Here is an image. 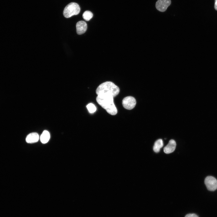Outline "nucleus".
Segmentation results:
<instances>
[{
	"label": "nucleus",
	"mask_w": 217,
	"mask_h": 217,
	"mask_svg": "<svg viewBox=\"0 0 217 217\" xmlns=\"http://www.w3.org/2000/svg\"><path fill=\"white\" fill-rule=\"evenodd\" d=\"M97 102L108 113L115 115L117 113V109L113 102V97L109 95H98L96 98Z\"/></svg>",
	"instance_id": "nucleus-1"
},
{
	"label": "nucleus",
	"mask_w": 217,
	"mask_h": 217,
	"mask_svg": "<svg viewBox=\"0 0 217 217\" xmlns=\"http://www.w3.org/2000/svg\"><path fill=\"white\" fill-rule=\"evenodd\" d=\"M119 87L110 81H106L100 84L97 88L96 93L97 95L103 94L111 95L114 97L119 93Z\"/></svg>",
	"instance_id": "nucleus-2"
},
{
	"label": "nucleus",
	"mask_w": 217,
	"mask_h": 217,
	"mask_svg": "<svg viewBox=\"0 0 217 217\" xmlns=\"http://www.w3.org/2000/svg\"><path fill=\"white\" fill-rule=\"evenodd\" d=\"M80 11V8L78 4L75 2H71L65 7L63 14L65 17L68 18L78 14Z\"/></svg>",
	"instance_id": "nucleus-3"
},
{
	"label": "nucleus",
	"mask_w": 217,
	"mask_h": 217,
	"mask_svg": "<svg viewBox=\"0 0 217 217\" xmlns=\"http://www.w3.org/2000/svg\"><path fill=\"white\" fill-rule=\"evenodd\" d=\"M204 182L208 190L214 191L217 189V180L214 177H207L205 179Z\"/></svg>",
	"instance_id": "nucleus-4"
},
{
	"label": "nucleus",
	"mask_w": 217,
	"mask_h": 217,
	"mask_svg": "<svg viewBox=\"0 0 217 217\" xmlns=\"http://www.w3.org/2000/svg\"><path fill=\"white\" fill-rule=\"evenodd\" d=\"M136 101L135 98L131 96H128L124 98L122 102L123 107L128 110H131L135 106Z\"/></svg>",
	"instance_id": "nucleus-5"
},
{
	"label": "nucleus",
	"mask_w": 217,
	"mask_h": 217,
	"mask_svg": "<svg viewBox=\"0 0 217 217\" xmlns=\"http://www.w3.org/2000/svg\"><path fill=\"white\" fill-rule=\"evenodd\" d=\"M171 3V0H158L156 3V7L159 11H165Z\"/></svg>",
	"instance_id": "nucleus-6"
},
{
	"label": "nucleus",
	"mask_w": 217,
	"mask_h": 217,
	"mask_svg": "<svg viewBox=\"0 0 217 217\" xmlns=\"http://www.w3.org/2000/svg\"><path fill=\"white\" fill-rule=\"evenodd\" d=\"M76 31L77 34L81 35L86 31L87 25L84 21L81 20L78 22L76 24Z\"/></svg>",
	"instance_id": "nucleus-7"
},
{
	"label": "nucleus",
	"mask_w": 217,
	"mask_h": 217,
	"mask_svg": "<svg viewBox=\"0 0 217 217\" xmlns=\"http://www.w3.org/2000/svg\"><path fill=\"white\" fill-rule=\"evenodd\" d=\"M176 147V143L173 140H171L167 145L164 148V151L166 154H169L173 152Z\"/></svg>",
	"instance_id": "nucleus-8"
},
{
	"label": "nucleus",
	"mask_w": 217,
	"mask_h": 217,
	"mask_svg": "<svg viewBox=\"0 0 217 217\" xmlns=\"http://www.w3.org/2000/svg\"><path fill=\"white\" fill-rule=\"evenodd\" d=\"M38 134L35 132L29 134L26 137V141L28 143H32L37 142L39 139Z\"/></svg>",
	"instance_id": "nucleus-9"
},
{
	"label": "nucleus",
	"mask_w": 217,
	"mask_h": 217,
	"mask_svg": "<svg viewBox=\"0 0 217 217\" xmlns=\"http://www.w3.org/2000/svg\"><path fill=\"white\" fill-rule=\"evenodd\" d=\"M50 138V135L49 132L47 131H44L41 134L40 140L42 143H46L49 141Z\"/></svg>",
	"instance_id": "nucleus-10"
},
{
	"label": "nucleus",
	"mask_w": 217,
	"mask_h": 217,
	"mask_svg": "<svg viewBox=\"0 0 217 217\" xmlns=\"http://www.w3.org/2000/svg\"><path fill=\"white\" fill-rule=\"evenodd\" d=\"M163 146V140L161 139L157 140L155 143L153 147V150L155 153H158L159 152L160 149Z\"/></svg>",
	"instance_id": "nucleus-11"
},
{
	"label": "nucleus",
	"mask_w": 217,
	"mask_h": 217,
	"mask_svg": "<svg viewBox=\"0 0 217 217\" xmlns=\"http://www.w3.org/2000/svg\"><path fill=\"white\" fill-rule=\"evenodd\" d=\"M93 17V13L89 11H86L83 14V18L86 21H89Z\"/></svg>",
	"instance_id": "nucleus-12"
},
{
	"label": "nucleus",
	"mask_w": 217,
	"mask_h": 217,
	"mask_svg": "<svg viewBox=\"0 0 217 217\" xmlns=\"http://www.w3.org/2000/svg\"><path fill=\"white\" fill-rule=\"evenodd\" d=\"M86 107L89 112L90 113H93L96 110V107L92 103L88 104L86 105Z\"/></svg>",
	"instance_id": "nucleus-13"
},
{
	"label": "nucleus",
	"mask_w": 217,
	"mask_h": 217,
	"mask_svg": "<svg viewBox=\"0 0 217 217\" xmlns=\"http://www.w3.org/2000/svg\"><path fill=\"white\" fill-rule=\"evenodd\" d=\"M185 217H198V216L195 214L192 213L187 214Z\"/></svg>",
	"instance_id": "nucleus-14"
},
{
	"label": "nucleus",
	"mask_w": 217,
	"mask_h": 217,
	"mask_svg": "<svg viewBox=\"0 0 217 217\" xmlns=\"http://www.w3.org/2000/svg\"><path fill=\"white\" fill-rule=\"evenodd\" d=\"M214 8L217 11V0H215Z\"/></svg>",
	"instance_id": "nucleus-15"
}]
</instances>
